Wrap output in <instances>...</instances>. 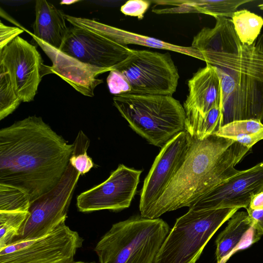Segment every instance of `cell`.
Listing matches in <instances>:
<instances>
[{"label":"cell","instance_id":"cell-1","mask_svg":"<svg viewBox=\"0 0 263 263\" xmlns=\"http://www.w3.org/2000/svg\"><path fill=\"white\" fill-rule=\"evenodd\" d=\"M191 46L216 68L222 98L221 126L237 120H263V33L250 45L239 40L231 18L218 17Z\"/></svg>","mask_w":263,"mask_h":263},{"label":"cell","instance_id":"cell-2","mask_svg":"<svg viewBox=\"0 0 263 263\" xmlns=\"http://www.w3.org/2000/svg\"><path fill=\"white\" fill-rule=\"evenodd\" d=\"M73 148L41 117L0 130V183L18 187L31 203L61 181Z\"/></svg>","mask_w":263,"mask_h":263},{"label":"cell","instance_id":"cell-3","mask_svg":"<svg viewBox=\"0 0 263 263\" xmlns=\"http://www.w3.org/2000/svg\"><path fill=\"white\" fill-rule=\"evenodd\" d=\"M249 149L216 134L203 140L193 138L182 165L161 197L141 216L158 218L167 212L190 208L216 186L238 174L240 171L235 166Z\"/></svg>","mask_w":263,"mask_h":263},{"label":"cell","instance_id":"cell-4","mask_svg":"<svg viewBox=\"0 0 263 263\" xmlns=\"http://www.w3.org/2000/svg\"><path fill=\"white\" fill-rule=\"evenodd\" d=\"M170 231L162 219L133 216L112 224L94 251L100 263H155Z\"/></svg>","mask_w":263,"mask_h":263},{"label":"cell","instance_id":"cell-5","mask_svg":"<svg viewBox=\"0 0 263 263\" xmlns=\"http://www.w3.org/2000/svg\"><path fill=\"white\" fill-rule=\"evenodd\" d=\"M113 104L129 126L154 146L162 148L184 130L183 106L172 96L125 93L115 96Z\"/></svg>","mask_w":263,"mask_h":263},{"label":"cell","instance_id":"cell-6","mask_svg":"<svg viewBox=\"0 0 263 263\" xmlns=\"http://www.w3.org/2000/svg\"><path fill=\"white\" fill-rule=\"evenodd\" d=\"M238 210L235 208L189 209L176 219L155 263H196L210 239Z\"/></svg>","mask_w":263,"mask_h":263},{"label":"cell","instance_id":"cell-7","mask_svg":"<svg viewBox=\"0 0 263 263\" xmlns=\"http://www.w3.org/2000/svg\"><path fill=\"white\" fill-rule=\"evenodd\" d=\"M115 69L126 79L132 94L172 96L179 79L178 69L168 53L133 49Z\"/></svg>","mask_w":263,"mask_h":263},{"label":"cell","instance_id":"cell-8","mask_svg":"<svg viewBox=\"0 0 263 263\" xmlns=\"http://www.w3.org/2000/svg\"><path fill=\"white\" fill-rule=\"evenodd\" d=\"M80 175L69 163L59 183L31 203L29 215L13 241L45 236L65 223Z\"/></svg>","mask_w":263,"mask_h":263},{"label":"cell","instance_id":"cell-9","mask_svg":"<svg viewBox=\"0 0 263 263\" xmlns=\"http://www.w3.org/2000/svg\"><path fill=\"white\" fill-rule=\"evenodd\" d=\"M83 242L64 223L47 235L15 241L0 249V263H72Z\"/></svg>","mask_w":263,"mask_h":263},{"label":"cell","instance_id":"cell-10","mask_svg":"<svg viewBox=\"0 0 263 263\" xmlns=\"http://www.w3.org/2000/svg\"><path fill=\"white\" fill-rule=\"evenodd\" d=\"M0 65L8 72L22 101H33L42 80L44 66L36 47L18 36L0 50Z\"/></svg>","mask_w":263,"mask_h":263},{"label":"cell","instance_id":"cell-11","mask_svg":"<svg viewBox=\"0 0 263 263\" xmlns=\"http://www.w3.org/2000/svg\"><path fill=\"white\" fill-rule=\"evenodd\" d=\"M141 173V170L119 165L105 181L78 196L79 211H120L128 208L136 192Z\"/></svg>","mask_w":263,"mask_h":263},{"label":"cell","instance_id":"cell-12","mask_svg":"<svg viewBox=\"0 0 263 263\" xmlns=\"http://www.w3.org/2000/svg\"><path fill=\"white\" fill-rule=\"evenodd\" d=\"M193 138L183 130L170 140L161 149L145 178L141 190L140 215L144 213L162 195L182 165Z\"/></svg>","mask_w":263,"mask_h":263},{"label":"cell","instance_id":"cell-13","mask_svg":"<svg viewBox=\"0 0 263 263\" xmlns=\"http://www.w3.org/2000/svg\"><path fill=\"white\" fill-rule=\"evenodd\" d=\"M132 49L88 30L69 28L60 50L90 66L109 71L124 62Z\"/></svg>","mask_w":263,"mask_h":263},{"label":"cell","instance_id":"cell-14","mask_svg":"<svg viewBox=\"0 0 263 263\" xmlns=\"http://www.w3.org/2000/svg\"><path fill=\"white\" fill-rule=\"evenodd\" d=\"M263 192V162L219 184L200 197L189 209H247L256 194Z\"/></svg>","mask_w":263,"mask_h":263},{"label":"cell","instance_id":"cell-15","mask_svg":"<svg viewBox=\"0 0 263 263\" xmlns=\"http://www.w3.org/2000/svg\"><path fill=\"white\" fill-rule=\"evenodd\" d=\"M35 43L47 55L51 66L44 65L43 76L49 73L58 75L81 94L94 96L96 87L103 82L97 79L99 74L109 71L86 64L56 49L31 35Z\"/></svg>","mask_w":263,"mask_h":263},{"label":"cell","instance_id":"cell-16","mask_svg":"<svg viewBox=\"0 0 263 263\" xmlns=\"http://www.w3.org/2000/svg\"><path fill=\"white\" fill-rule=\"evenodd\" d=\"M65 16L66 21L72 26L88 30L120 45L126 46L128 44H134L168 50L204 62L201 53L191 46L186 47L173 44L154 37L109 26L93 20L67 14H65Z\"/></svg>","mask_w":263,"mask_h":263},{"label":"cell","instance_id":"cell-17","mask_svg":"<svg viewBox=\"0 0 263 263\" xmlns=\"http://www.w3.org/2000/svg\"><path fill=\"white\" fill-rule=\"evenodd\" d=\"M189 93L184 102L185 117H204L221 103L222 90L216 68L209 64L199 69L188 80Z\"/></svg>","mask_w":263,"mask_h":263},{"label":"cell","instance_id":"cell-18","mask_svg":"<svg viewBox=\"0 0 263 263\" xmlns=\"http://www.w3.org/2000/svg\"><path fill=\"white\" fill-rule=\"evenodd\" d=\"M33 33L30 34L60 50L69 31L65 14L46 0H37Z\"/></svg>","mask_w":263,"mask_h":263},{"label":"cell","instance_id":"cell-19","mask_svg":"<svg viewBox=\"0 0 263 263\" xmlns=\"http://www.w3.org/2000/svg\"><path fill=\"white\" fill-rule=\"evenodd\" d=\"M252 0H171L153 1L157 5L170 6L161 9H154L155 13L182 14L198 13L218 17L231 18L237 9Z\"/></svg>","mask_w":263,"mask_h":263},{"label":"cell","instance_id":"cell-20","mask_svg":"<svg viewBox=\"0 0 263 263\" xmlns=\"http://www.w3.org/2000/svg\"><path fill=\"white\" fill-rule=\"evenodd\" d=\"M228 220L215 241L217 263H224L238 248L245 235L253 229L247 212L237 211Z\"/></svg>","mask_w":263,"mask_h":263},{"label":"cell","instance_id":"cell-21","mask_svg":"<svg viewBox=\"0 0 263 263\" xmlns=\"http://www.w3.org/2000/svg\"><path fill=\"white\" fill-rule=\"evenodd\" d=\"M221 118V105H216L204 117H185L184 130L194 139L203 140L218 130Z\"/></svg>","mask_w":263,"mask_h":263},{"label":"cell","instance_id":"cell-22","mask_svg":"<svg viewBox=\"0 0 263 263\" xmlns=\"http://www.w3.org/2000/svg\"><path fill=\"white\" fill-rule=\"evenodd\" d=\"M240 42L250 45L260 35L263 18L247 9L237 10L231 18Z\"/></svg>","mask_w":263,"mask_h":263},{"label":"cell","instance_id":"cell-23","mask_svg":"<svg viewBox=\"0 0 263 263\" xmlns=\"http://www.w3.org/2000/svg\"><path fill=\"white\" fill-rule=\"evenodd\" d=\"M29 215V211H0V249L11 244Z\"/></svg>","mask_w":263,"mask_h":263},{"label":"cell","instance_id":"cell-24","mask_svg":"<svg viewBox=\"0 0 263 263\" xmlns=\"http://www.w3.org/2000/svg\"><path fill=\"white\" fill-rule=\"evenodd\" d=\"M31 201L22 190L0 183V211H29Z\"/></svg>","mask_w":263,"mask_h":263},{"label":"cell","instance_id":"cell-25","mask_svg":"<svg viewBox=\"0 0 263 263\" xmlns=\"http://www.w3.org/2000/svg\"><path fill=\"white\" fill-rule=\"evenodd\" d=\"M21 102L8 72L0 65V120L12 114Z\"/></svg>","mask_w":263,"mask_h":263},{"label":"cell","instance_id":"cell-26","mask_svg":"<svg viewBox=\"0 0 263 263\" xmlns=\"http://www.w3.org/2000/svg\"><path fill=\"white\" fill-rule=\"evenodd\" d=\"M89 144V139L80 130L73 144V151L69 163L81 175L88 172L94 165L91 158L87 154Z\"/></svg>","mask_w":263,"mask_h":263},{"label":"cell","instance_id":"cell-27","mask_svg":"<svg viewBox=\"0 0 263 263\" xmlns=\"http://www.w3.org/2000/svg\"><path fill=\"white\" fill-rule=\"evenodd\" d=\"M263 129L260 121L253 119L234 121L221 126L215 134L225 138H234L259 132Z\"/></svg>","mask_w":263,"mask_h":263},{"label":"cell","instance_id":"cell-28","mask_svg":"<svg viewBox=\"0 0 263 263\" xmlns=\"http://www.w3.org/2000/svg\"><path fill=\"white\" fill-rule=\"evenodd\" d=\"M106 82L109 92L115 96L130 93L129 85L123 75L116 69L109 71Z\"/></svg>","mask_w":263,"mask_h":263},{"label":"cell","instance_id":"cell-29","mask_svg":"<svg viewBox=\"0 0 263 263\" xmlns=\"http://www.w3.org/2000/svg\"><path fill=\"white\" fill-rule=\"evenodd\" d=\"M151 1L147 0H129L120 8L121 12L126 15L142 19L149 8Z\"/></svg>","mask_w":263,"mask_h":263},{"label":"cell","instance_id":"cell-30","mask_svg":"<svg viewBox=\"0 0 263 263\" xmlns=\"http://www.w3.org/2000/svg\"><path fill=\"white\" fill-rule=\"evenodd\" d=\"M24 30L17 27L7 26L0 22V50L7 46Z\"/></svg>","mask_w":263,"mask_h":263},{"label":"cell","instance_id":"cell-31","mask_svg":"<svg viewBox=\"0 0 263 263\" xmlns=\"http://www.w3.org/2000/svg\"><path fill=\"white\" fill-rule=\"evenodd\" d=\"M246 209L255 236L258 240L263 235V209L253 210L247 208Z\"/></svg>","mask_w":263,"mask_h":263},{"label":"cell","instance_id":"cell-32","mask_svg":"<svg viewBox=\"0 0 263 263\" xmlns=\"http://www.w3.org/2000/svg\"><path fill=\"white\" fill-rule=\"evenodd\" d=\"M263 139V129L261 131L249 135L239 136L232 140L237 142L243 146L251 148L255 143Z\"/></svg>","mask_w":263,"mask_h":263},{"label":"cell","instance_id":"cell-33","mask_svg":"<svg viewBox=\"0 0 263 263\" xmlns=\"http://www.w3.org/2000/svg\"><path fill=\"white\" fill-rule=\"evenodd\" d=\"M248 208L253 210L263 209V192L256 194L252 197Z\"/></svg>","mask_w":263,"mask_h":263},{"label":"cell","instance_id":"cell-34","mask_svg":"<svg viewBox=\"0 0 263 263\" xmlns=\"http://www.w3.org/2000/svg\"><path fill=\"white\" fill-rule=\"evenodd\" d=\"M80 1L79 0H64L60 2V4L61 5H71L76 3H78L80 2Z\"/></svg>","mask_w":263,"mask_h":263},{"label":"cell","instance_id":"cell-35","mask_svg":"<svg viewBox=\"0 0 263 263\" xmlns=\"http://www.w3.org/2000/svg\"><path fill=\"white\" fill-rule=\"evenodd\" d=\"M258 7L260 10H263V3L259 4Z\"/></svg>","mask_w":263,"mask_h":263},{"label":"cell","instance_id":"cell-36","mask_svg":"<svg viewBox=\"0 0 263 263\" xmlns=\"http://www.w3.org/2000/svg\"><path fill=\"white\" fill-rule=\"evenodd\" d=\"M72 263H89V262H84V261H74Z\"/></svg>","mask_w":263,"mask_h":263},{"label":"cell","instance_id":"cell-37","mask_svg":"<svg viewBox=\"0 0 263 263\" xmlns=\"http://www.w3.org/2000/svg\"><path fill=\"white\" fill-rule=\"evenodd\" d=\"M89 263H94V262H89Z\"/></svg>","mask_w":263,"mask_h":263}]
</instances>
